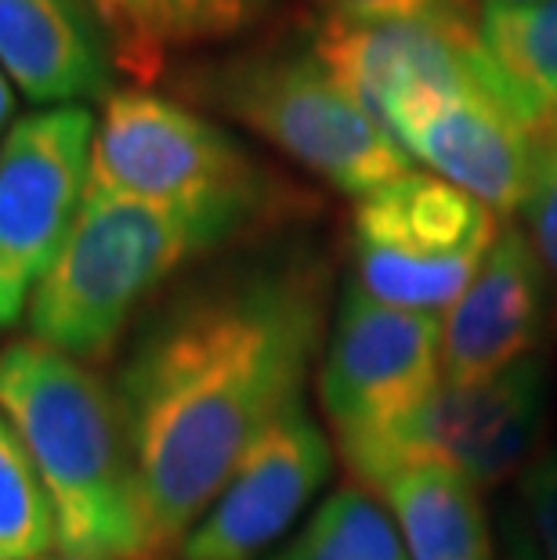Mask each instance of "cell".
I'll use <instances>...</instances> for the list:
<instances>
[{
	"mask_svg": "<svg viewBox=\"0 0 557 560\" xmlns=\"http://www.w3.org/2000/svg\"><path fill=\"white\" fill-rule=\"evenodd\" d=\"M326 318L323 257L282 249L185 285L146 322L116 395L156 560L185 542L254 438L301 401Z\"/></svg>",
	"mask_w": 557,
	"mask_h": 560,
	"instance_id": "1",
	"label": "cell"
},
{
	"mask_svg": "<svg viewBox=\"0 0 557 560\" xmlns=\"http://www.w3.org/2000/svg\"><path fill=\"white\" fill-rule=\"evenodd\" d=\"M0 412L26 445L62 553L156 560L120 395L88 362L40 340L0 351Z\"/></svg>",
	"mask_w": 557,
	"mask_h": 560,
	"instance_id": "2",
	"label": "cell"
},
{
	"mask_svg": "<svg viewBox=\"0 0 557 560\" xmlns=\"http://www.w3.org/2000/svg\"><path fill=\"white\" fill-rule=\"evenodd\" d=\"M254 232L232 213L88 196L26 307L30 337L69 359L98 362L185 265Z\"/></svg>",
	"mask_w": 557,
	"mask_h": 560,
	"instance_id": "3",
	"label": "cell"
},
{
	"mask_svg": "<svg viewBox=\"0 0 557 560\" xmlns=\"http://www.w3.org/2000/svg\"><path fill=\"white\" fill-rule=\"evenodd\" d=\"M88 196L232 213L265 232L301 213V196L229 130L152 91H113L94 120Z\"/></svg>",
	"mask_w": 557,
	"mask_h": 560,
	"instance_id": "4",
	"label": "cell"
},
{
	"mask_svg": "<svg viewBox=\"0 0 557 560\" xmlns=\"http://www.w3.org/2000/svg\"><path fill=\"white\" fill-rule=\"evenodd\" d=\"M188 91L351 199L409 174V156L398 141L326 73L315 55H232L196 69Z\"/></svg>",
	"mask_w": 557,
	"mask_h": 560,
	"instance_id": "5",
	"label": "cell"
},
{
	"mask_svg": "<svg viewBox=\"0 0 557 560\" xmlns=\"http://www.w3.org/2000/svg\"><path fill=\"white\" fill-rule=\"evenodd\" d=\"M500 240V221L478 199L434 174L409 171L355 199V285L406 312H449Z\"/></svg>",
	"mask_w": 557,
	"mask_h": 560,
	"instance_id": "6",
	"label": "cell"
},
{
	"mask_svg": "<svg viewBox=\"0 0 557 560\" xmlns=\"http://www.w3.org/2000/svg\"><path fill=\"white\" fill-rule=\"evenodd\" d=\"M543 409H547V362L536 354L489 380H471V384L442 380L434 395L395 431L340 459L355 485L370 495L381 492L391 474L417 463L453 470L481 492L529 467Z\"/></svg>",
	"mask_w": 557,
	"mask_h": 560,
	"instance_id": "7",
	"label": "cell"
},
{
	"mask_svg": "<svg viewBox=\"0 0 557 560\" xmlns=\"http://www.w3.org/2000/svg\"><path fill=\"white\" fill-rule=\"evenodd\" d=\"M312 55L376 124L387 105L409 94H471L500 102L539 135L557 130L554 116L521 94L496 66L471 15L395 22L326 15L312 37Z\"/></svg>",
	"mask_w": 557,
	"mask_h": 560,
	"instance_id": "8",
	"label": "cell"
},
{
	"mask_svg": "<svg viewBox=\"0 0 557 560\" xmlns=\"http://www.w3.org/2000/svg\"><path fill=\"white\" fill-rule=\"evenodd\" d=\"M442 384V318L391 307L348 282L318 365V401L340 456L370 445Z\"/></svg>",
	"mask_w": 557,
	"mask_h": 560,
	"instance_id": "9",
	"label": "cell"
},
{
	"mask_svg": "<svg viewBox=\"0 0 557 560\" xmlns=\"http://www.w3.org/2000/svg\"><path fill=\"white\" fill-rule=\"evenodd\" d=\"M94 116L55 105L22 116L0 141V329L30 307L88 199Z\"/></svg>",
	"mask_w": 557,
	"mask_h": 560,
	"instance_id": "10",
	"label": "cell"
},
{
	"mask_svg": "<svg viewBox=\"0 0 557 560\" xmlns=\"http://www.w3.org/2000/svg\"><path fill=\"white\" fill-rule=\"evenodd\" d=\"M334 474V441L298 401L235 463L210 510L177 546L182 560H257L290 532Z\"/></svg>",
	"mask_w": 557,
	"mask_h": 560,
	"instance_id": "11",
	"label": "cell"
},
{
	"mask_svg": "<svg viewBox=\"0 0 557 560\" xmlns=\"http://www.w3.org/2000/svg\"><path fill=\"white\" fill-rule=\"evenodd\" d=\"M381 127L409 160L431 166L434 177L500 218L521 210L532 185L536 149L547 138L500 102L471 94H409L387 105Z\"/></svg>",
	"mask_w": 557,
	"mask_h": 560,
	"instance_id": "12",
	"label": "cell"
},
{
	"mask_svg": "<svg viewBox=\"0 0 557 560\" xmlns=\"http://www.w3.org/2000/svg\"><path fill=\"white\" fill-rule=\"evenodd\" d=\"M550 276L518 224H503L478 276L442 318V380L500 376L536 359L550 329Z\"/></svg>",
	"mask_w": 557,
	"mask_h": 560,
	"instance_id": "13",
	"label": "cell"
},
{
	"mask_svg": "<svg viewBox=\"0 0 557 560\" xmlns=\"http://www.w3.org/2000/svg\"><path fill=\"white\" fill-rule=\"evenodd\" d=\"M0 69L30 102L109 98V40L88 0H0Z\"/></svg>",
	"mask_w": 557,
	"mask_h": 560,
	"instance_id": "14",
	"label": "cell"
},
{
	"mask_svg": "<svg viewBox=\"0 0 557 560\" xmlns=\"http://www.w3.org/2000/svg\"><path fill=\"white\" fill-rule=\"evenodd\" d=\"M409 560H496L481 492L453 470L417 463L381 485Z\"/></svg>",
	"mask_w": 557,
	"mask_h": 560,
	"instance_id": "15",
	"label": "cell"
},
{
	"mask_svg": "<svg viewBox=\"0 0 557 560\" xmlns=\"http://www.w3.org/2000/svg\"><path fill=\"white\" fill-rule=\"evenodd\" d=\"M124 40L113 66L152 80L174 47L224 40L257 26L271 0H120Z\"/></svg>",
	"mask_w": 557,
	"mask_h": 560,
	"instance_id": "16",
	"label": "cell"
},
{
	"mask_svg": "<svg viewBox=\"0 0 557 560\" xmlns=\"http://www.w3.org/2000/svg\"><path fill=\"white\" fill-rule=\"evenodd\" d=\"M271 560H409L387 510L359 485L337 488Z\"/></svg>",
	"mask_w": 557,
	"mask_h": 560,
	"instance_id": "17",
	"label": "cell"
},
{
	"mask_svg": "<svg viewBox=\"0 0 557 560\" xmlns=\"http://www.w3.org/2000/svg\"><path fill=\"white\" fill-rule=\"evenodd\" d=\"M478 33L514 88L557 120V0L525 8L485 4Z\"/></svg>",
	"mask_w": 557,
	"mask_h": 560,
	"instance_id": "18",
	"label": "cell"
},
{
	"mask_svg": "<svg viewBox=\"0 0 557 560\" xmlns=\"http://www.w3.org/2000/svg\"><path fill=\"white\" fill-rule=\"evenodd\" d=\"M55 542L51 499L19 431L0 412V560H44Z\"/></svg>",
	"mask_w": 557,
	"mask_h": 560,
	"instance_id": "19",
	"label": "cell"
},
{
	"mask_svg": "<svg viewBox=\"0 0 557 560\" xmlns=\"http://www.w3.org/2000/svg\"><path fill=\"white\" fill-rule=\"evenodd\" d=\"M521 221H525V240L536 249L539 265L547 268L550 282L557 285V130L539 141L536 166H532L529 196L521 202Z\"/></svg>",
	"mask_w": 557,
	"mask_h": 560,
	"instance_id": "20",
	"label": "cell"
},
{
	"mask_svg": "<svg viewBox=\"0 0 557 560\" xmlns=\"http://www.w3.org/2000/svg\"><path fill=\"white\" fill-rule=\"evenodd\" d=\"M521 495L543 560H557V448H543L521 470Z\"/></svg>",
	"mask_w": 557,
	"mask_h": 560,
	"instance_id": "21",
	"label": "cell"
},
{
	"mask_svg": "<svg viewBox=\"0 0 557 560\" xmlns=\"http://www.w3.org/2000/svg\"><path fill=\"white\" fill-rule=\"evenodd\" d=\"M334 19L351 22H395V19H442L471 15L467 0H326Z\"/></svg>",
	"mask_w": 557,
	"mask_h": 560,
	"instance_id": "22",
	"label": "cell"
},
{
	"mask_svg": "<svg viewBox=\"0 0 557 560\" xmlns=\"http://www.w3.org/2000/svg\"><path fill=\"white\" fill-rule=\"evenodd\" d=\"M88 4L94 11V19H98L105 40H109V55L116 58L120 40H124V4L120 0H88Z\"/></svg>",
	"mask_w": 557,
	"mask_h": 560,
	"instance_id": "23",
	"label": "cell"
},
{
	"mask_svg": "<svg viewBox=\"0 0 557 560\" xmlns=\"http://www.w3.org/2000/svg\"><path fill=\"white\" fill-rule=\"evenodd\" d=\"M503 560H543L539 546L529 532V524H521L518 517H507V553H503Z\"/></svg>",
	"mask_w": 557,
	"mask_h": 560,
	"instance_id": "24",
	"label": "cell"
},
{
	"mask_svg": "<svg viewBox=\"0 0 557 560\" xmlns=\"http://www.w3.org/2000/svg\"><path fill=\"white\" fill-rule=\"evenodd\" d=\"M11 113H15V94H11V80L4 77V69H0V130L8 127Z\"/></svg>",
	"mask_w": 557,
	"mask_h": 560,
	"instance_id": "25",
	"label": "cell"
},
{
	"mask_svg": "<svg viewBox=\"0 0 557 560\" xmlns=\"http://www.w3.org/2000/svg\"><path fill=\"white\" fill-rule=\"evenodd\" d=\"M489 4H507V8H525V4H539V0H489Z\"/></svg>",
	"mask_w": 557,
	"mask_h": 560,
	"instance_id": "26",
	"label": "cell"
},
{
	"mask_svg": "<svg viewBox=\"0 0 557 560\" xmlns=\"http://www.w3.org/2000/svg\"><path fill=\"white\" fill-rule=\"evenodd\" d=\"M44 560H98V557H77V553H62V557H44Z\"/></svg>",
	"mask_w": 557,
	"mask_h": 560,
	"instance_id": "27",
	"label": "cell"
}]
</instances>
